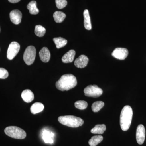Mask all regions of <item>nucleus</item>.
Masks as SVG:
<instances>
[{
    "mask_svg": "<svg viewBox=\"0 0 146 146\" xmlns=\"http://www.w3.org/2000/svg\"><path fill=\"white\" fill-rule=\"evenodd\" d=\"M88 62V58L84 55H81L75 60L74 65L77 68H83L86 67Z\"/></svg>",
    "mask_w": 146,
    "mask_h": 146,
    "instance_id": "12",
    "label": "nucleus"
},
{
    "mask_svg": "<svg viewBox=\"0 0 146 146\" xmlns=\"http://www.w3.org/2000/svg\"><path fill=\"white\" fill-rule=\"evenodd\" d=\"M145 129L143 125H140L136 130V138L137 143L139 145H142L145 141Z\"/></svg>",
    "mask_w": 146,
    "mask_h": 146,
    "instance_id": "9",
    "label": "nucleus"
},
{
    "mask_svg": "<svg viewBox=\"0 0 146 146\" xmlns=\"http://www.w3.org/2000/svg\"><path fill=\"white\" fill-rule=\"evenodd\" d=\"M8 71L3 68H0V79H5L8 77Z\"/></svg>",
    "mask_w": 146,
    "mask_h": 146,
    "instance_id": "27",
    "label": "nucleus"
},
{
    "mask_svg": "<svg viewBox=\"0 0 146 146\" xmlns=\"http://www.w3.org/2000/svg\"><path fill=\"white\" fill-rule=\"evenodd\" d=\"M4 131L7 135L15 139H23L27 136L25 131L18 127H7L5 129Z\"/></svg>",
    "mask_w": 146,
    "mask_h": 146,
    "instance_id": "4",
    "label": "nucleus"
},
{
    "mask_svg": "<svg viewBox=\"0 0 146 146\" xmlns=\"http://www.w3.org/2000/svg\"><path fill=\"white\" fill-rule=\"evenodd\" d=\"M21 97L24 101L27 103L31 102L34 98V94L30 89L24 90L21 94Z\"/></svg>",
    "mask_w": 146,
    "mask_h": 146,
    "instance_id": "14",
    "label": "nucleus"
},
{
    "mask_svg": "<svg viewBox=\"0 0 146 146\" xmlns=\"http://www.w3.org/2000/svg\"><path fill=\"white\" fill-rule=\"evenodd\" d=\"M106 129V126L104 124L97 125L91 129V133L94 134H103Z\"/></svg>",
    "mask_w": 146,
    "mask_h": 146,
    "instance_id": "19",
    "label": "nucleus"
},
{
    "mask_svg": "<svg viewBox=\"0 0 146 146\" xmlns=\"http://www.w3.org/2000/svg\"><path fill=\"white\" fill-rule=\"evenodd\" d=\"M39 56L41 60L44 63L49 62L50 58V53L46 47L42 48L39 52Z\"/></svg>",
    "mask_w": 146,
    "mask_h": 146,
    "instance_id": "13",
    "label": "nucleus"
},
{
    "mask_svg": "<svg viewBox=\"0 0 146 146\" xmlns=\"http://www.w3.org/2000/svg\"><path fill=\"white\" fill-rule=\"evenodd\" d=\"M44 106L40 102H35L31 106V112L33 114H36L42 112L44 110Z\"/></svg>",
    "mask_w": 146,
    "mask_h": 146,
    "instance_id": "17",
    "label": "nucleus"
},
{
    "mask_svg": "<svg viewBox=\"0 0 146 146\" xmlns=\"http://www.w3.org/2000/svg\"><path fill=\"white\" fill-rule=\"evenodd\" d=\"M75 106L77 108L81 110H83L86 108L88 106L87 102L83 100H79L75 103Z\"/></svg>",
    "mask_w": 146,
    "mask_h": 146,
    "instance_id": "25",
    "label": "nucleus"
},
{
    "mask_svg": "<svg viewBox=\"0 0 146 146\" xmlns=\"http://www.w3.org/2000/svg\"><path fill=\"white\" fill-rule=\"evenodd\" d=\"M103 140V137L102 136H93L89 141V144L90 146H96L100 143Z\"/></svg>",
    "mask_w": 146,
    "mask_h": 146,
    "instance_id": "22",
    "label": "nucleus"
},
{
    "mask_svg": "<svg viewBox=\"0 0 146 146\" xmlns=\"http://www.w3.org/2000/svg\"><path fill=\"white\" fill-rule=\"evenodd\" d=\"M76 52L74 50H71L64 55L62 58V61L64 63H72L75 56Z\"/></svg>",
    "mask_w": 146,
    "mask_h": 146,
    "instance_id": "15",
    "label": "nucleus"
},
{
    "mask_svg": "<svg viewBox=\"0 0 146 146\" xmlns=\"http://www.w3.org/2000/svg\"><path fill=\"white\" fill-rule=\"evenodd\" d=\"M104 103L102 101H97L95 102L92 105V110L94 112H97L99 111L102 107L104 106Z\"/></svg>",
    "mask_w": 146,
    "mask_h": 146,
    "instance_id": "24",
    "label": "nucleus"
},
{
    "mask_svg": "<svg viewBox=\"0 0 146 146\" xmlns=\"http://www.w3.org/2000/svg\"><path fill=\"white\" fill-rule=\"evenodd\" d=\"M58 121L61 124L73 128L81 126L84 123L81 118L72 115L60 116L58 118Z\"/></svg>",
    "mask_w": 146,
    "mask_h": 146,
    "instance_id": "3",
    "label": "nucleus"
},
{
    "mask_svg": "<svg viewBox=\"0 0 146 146\" xmlns=\"http://www.w3.org/2000/svg\"><path fill=\"white\" fill-rule=\"evenodd\" d=\"M9 16L11 21L15 25H18L21 23L22 18V13L18 9H15L11 11Z\"/></svg>",
    "mask_w": 146,
    "mask_h": 146,
    "instance_id": "11",
    "label": "nucleus"
},
{
    "mask_svg": "<svg viewBox=\"0 0 146 146\" xmlns=\"http://www.w3.org/2000/svg\"><path fill=\"white\" fill-rule=\"evenodd\" d=\"M21 0H8L9 2L12 3H15L19 2Z\"/></svg>",
    "mask_w": 146,
    "mask_h": 146,
    "instance_id": "28",
    "label": "nucleus"
},
{
    "mask_svg": "<svg viewBox=\"0 0 146 146\" xmlns=\"http://www.w3.org/2000/svg\"><path fill=\"white\" fill-rule=\"evenodd\" d=\"M133 117V110L129 106L123 108L120 117V124L122 130L126 131L130 127Z\"/></svg>",
    "mask_w": 146,
    "mask_h": 146,
    "instance_id": "2",
    "label": "nucleus"
},
{
    "mask_svg": "<svg viewBox=\"0 0 146 146\" xmlns=\"http://www.w3.org/2000/svg\"><path fill=\"white\" fill-rule=\"evenodd\" d=\"M84 26L85 28L88 30H90L92 29L91 19L89 14V11L88 9H85L84 11Z\"/></svg>",
    "mask_w": 146,
    "mask_h": 146,
    "instance_id": "16",
    "label": "nucleus"
},
{
    "mask_svg": "<svg viewBox=\"0 0 146 146\" xmlns=\"http://www.w3.org/2000/svg\"><path fill=\"white\" fill-rule=\"evenodd\" d=\"M128 55V50L125 48H118L112 52V55L113 57L119 59L124 60L127 57Z\"/></svg>",
    "mask_w": 146,
    "mask_h": 146,
    "instance_id": "8",
    "label": "nucleus"
},
{
    "mask_svg": "<svg viewBox=\"0 0 146 146\" xmlns=\"http://www.w3.org/2000/svg\"><path fill=\"white\" fill-rule=\"evenodd\" d=\"M36 49L33 46H29L25 50L23 55L24 61L27 65L32 64L36 57Z\"/></svg>",
    "mask_w": 146,
    "mask_h": 146,
    "instance_id": "5",
    "label": "nucleus"
},
{
    "mask_svg": "<svg viewBox=\"0 0 146 146\" xmlns=\"http://www.w3.org/2000/svg\"><path fill=\"white\" fill-rule=\"evenodd\" d=\"M53 17L56 23H61L66 18V15L62 11H56L54 13Z\"/></svg>",
    "mask_w": 146,
    "mask_h": 146,
    "instance_id": "21",
    "label": "nucleus"
},
{
    "mask_svg": "<svg viewBox=\"0 0 146 146\" xmlns=\"http://www.w3.org/2000/svg\"><path fill=\"white\" fill-rule=\"evenodd\" d=\"M27 8L29 11L30 13L33 15H36L39 12V10L36 7V2L33 1L30 2L27 5Z\"/></svg>",
    "mask_w": 146,
    "mask_h": 146,
    "instance_id": "18",
    "label": "nucleus"
},
{
    "mask_svg": "<svg viewBox=\"0 0 146 146\" xmlns=\"http://www.w3.org/2000/svg\"><path fill=\"white\" fill-rule=\"evenodd\" d=\"M54 133L51 131L45 128L42 129V138L46 143L52 144L54 143Z\"/></svg>",
    "mask_w": 146,
    "mask_h": 146,
    "instance_id": "10",
    "label": "nucleus"
},
{
    "mask_svg": "<svg viewBox=\"0 0 146 146\" xmlns=\"http://www.w3.org/2000/svg\"><path fill=\"white\" fill-rule=\"evenodd\" d=\"M46 32V29L42 25H37L35 27V33L37 36L42 37L44 35Z\"/></svg>",
    "mask_w": 146,
    "mask_h": 146,
    "instance_id": "23",
    "label": "nucleus"
},
{
    "mask_svg": "<svg viewBox=\"0 0 146 146\" xmlns=\"http://www.w3.org/2000/svg\"><path fill=\"white\" fill-rule=\"evenodd\" d=\"M20 49V45L16 42H11L9 46L7 52V57L9 60H12L18 54Z\"/></svg>",
    "mask_w": 146,
    "mask_h": 146,
    "instance_id": "7",
    "label": "nucleus"
},
{
    "mask_svg": "<svg viewBox=\"0 0 146 146\" xmlns=\"http://www.w3.org/2000/svg\"><path fill=\"white\" fill-rule=\"evenodd\" d=\"M55 3L56 7L59 9L64 8L68 4L66 0H55Z\"/></svg>",
    "mask_w": 146,
    "mask_h": 146,
    "instance_id": "26",
    "label": "nucleus"
},
{
    "mask_svg": "<svg viewBox=\"0 0 146 146\" xmlns=\"http://www.w3.org/2000/svg\"><path fill=\"white\" fill-rule=\"evenodd\" d=\"M53 41L58 49L65 46L68 43V41L66 39L60 37L54 38Z\"/></svg>",
    "mask_w": 146,
    "mask_h": 146,
    "instance_id": "20",
    "label": "nucleus"
},
{
    "mask_svg": "<svg viewBox=\"0 0 146 146\" xmlns=\"http://www.w3.org/2000/svg\"><path fill=\"white\" fill-rule=\"evenodd\" d=\"M84 92L86 96L98 98L102 94L103 90L96 85H90L86 86Z\"/></svg>",
    "mask_w": 146,
    "mask_h": 146,
    "instance_id": "6",
    "label": "nucleus"
},
{
    "mask_svg": "<svg viewBox=\"0 0 146 146\" xmlns=\"http://www.w3.org/2000/svg\"><path fill=\"white\" fill-rule=\"evenodd\" d=\"M77 84L76 78L72 74H66L60 77L56 83V86L61 91H68Z\"/></svg>",
    "mask_w": 146,
    "mask_h": 146,
    "instance_id": "1",
    "label": "nucleus"
}]
</instances>
